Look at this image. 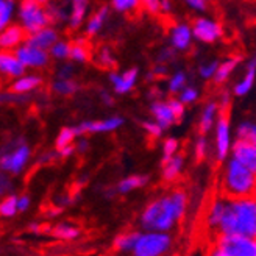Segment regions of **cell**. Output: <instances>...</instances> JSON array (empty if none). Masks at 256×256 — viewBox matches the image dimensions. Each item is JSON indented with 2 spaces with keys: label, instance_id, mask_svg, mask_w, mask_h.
Returning a JSON list of instances; mask_svg holds the SVG:
<instances>
[{
  "label": "cell",
  "instance_id": "obj_1",
  "mask_svg": "<svg viewBox=\"0 0 256 256\" xmlns=\"http://www.w3.org/2000/svg\"><path fill=\"white\" fill-rule=\"evenodd\" d=\"M188 194L183 189L170 190L150 200L139 216V225L144 232L170 233L188 211Z\"/></svg>",
  "mask_w": 256,
  "mask_h": 256
},
{
  "label": "cell",
  "instance_id": "obj_2",
  "mask_svg": "<svg viewBox=\"0 0 256 256\" xmlns=\"http://www.w3.org/2000/svg\"><path fill=\"white\" fill-rule=\"evenodd\" d=\"M217 233L256 238V200L253 197L228 200Z\"/></svg>",
  "mask_w": 256,
  "mask_h": 256
},
{
  "label": "cell",
  "instance_id": "obj_3",
  "mask_svg": "<svg viewBox=\"0 0 256 256\" xmlns=\"http://www.w3.org/2000/svg\"><path fill=\"white\" fill-rule=\"evenodd\" d=\"M222 192L226 200H239L253 197L256 175L236 160L230 158L222 172Z\"/></svg>",
  "mask_w": 256,
  "mask_h": 256
},
{
  "label": "cell",
  "instance_id": "obj_4",
  "mask_svg": "<svg viewBox=\"0 0 256 256\" xmlns=\"http://www.w3.org/2000/svg\"><path fill=\"white\" fill-rule=\"evenodd\" d=\"M18 24L28 34H34L50 25L47 8L38 0H24L18 6Z\"/></svg>",
  "mask_w": 256,
  "mask_h": 256
},
{
  "label": "cell",
  "instance_id": "obj_5",
  "mask_svg": "<svg viewBox=\"0 0 256 256\" xmlns=\"http://www.w3.org/2000/svg\"><path fill=\"white\" fill-rule=\"evenodd\" d=\"M172 234L160 232H140L132 256H164L172 247Z\"/></svg>",
  "mask_w": 256,
  "mask_h": 256
},
{
  "label": "cell",
  "instance_id": "obj_6",
  "mask_svg": "<svg viewBox=\"0 0 256 256\" xmlns=\"http://www.w3.org/2000/svg\"><path fill=\"white\" fill-rule=\"evenodd\" d=\"M32 158V147L24 139L16 140L11 147L5 148L0 156V169L10 175H20Z\"/></svg>",
  "mask_w": 256,
  "mask_h": 256
},
{
  "label": "cell",
  "instance_id": "obj_7",
  "mask_svg": "<svg viewBox=\"0 0 256 256\" xmlns=\"http://www.w3.org/2000/svg\"><path fill=\"white\" fill-rule=\"evenodd\" d=\"M214 155L217 161H228L233 148V132H232V122L226 112H220L219 119L214 126Z\"/></svg>",
  "mask_w": 256,
  "mask_h": 256
},
{
  "label": "cell",
  "instance_id": "obj_8",
  "mask_svg": "<svg viewBox=\"0 0 256 256\" xmlns=\"http://www.w3.org/2000/svg\"><path fill=\"white\" fill-rule=\"evenodd\" d=\"M214 246L230 256H256V238L240 234H217Z\"/></svg>",
  "mask_w": 256,
  "mask_h": 256
},
{
  "label": "cell",
  "instance_id": "obj_9",
  "mask_svg": "<svg viewBox=\"0 0 256 256\" xmlns=\"http://www.w3.org/2000/svg\"><path fill=\"white\" fill-rule=\"evenodd\" d=\"M194 40L202 44H214L224 36V27L219 20L210 16H198L190 24Z\"/></svg>",
  "mask_w": 256,
  "mask_h": 256
},
{
  "label": "cell",
  "instance_id": "obj_10",
  "mask_svg": "<svg viewBox=\"0 0 256 256\" xmlns=\"http://www.w3.org/2000/svg\"><path fill=\"white\" fill-rule=\"evenodd\" d=\"M124 124L125 120L122 116H110L97 120H83L78 125H75V132L78 138L84 134H105L119 130Z\"/></svg>",
  "mask_w": 256,
  "mask_h": 256
},
{
  "label": "cell",
  "instance_id": "obj_11",
  "mask_svg": "<svg viewBox=\"0 0 256 256\" xmlns=\"http://www.w3.org/2000/svg\"><path fill=\"white\" fill-rule=\"evenodd\" d=\"M16 56L19 58V61L24 64L25 69H32V70H40V69H46L50 64V56L48 52L46 50L38 48L28 42L22 44L18 50H16Z\"/></svg>",
  "mask_w": 256,
  "mask_h": 256
},
{
  "label": "cell",
  "instance_id": "obj_12",
  "mask_svg": "<svg viewBox=\"0 0 256 256\" xmlns=\"http://www.w3.org/2000/svg\"><path fill=\"white\" fill-rule=\"evenodd\" d=\"M108 80L112 86V91L118 96H126L136 88L139 80V70L136 68H130L124 72L111 70L108 75Z\"/></svg>",
  "mask_w": 256,
  "mask_h": 256
},
{
  "label": "cell",
  "instance_id": "obj_13",
  "mask_svg": "<svg viewBox=\"0 0 256 256\" xmlns=\"http://www.w3.org/2000/svg\"><path fill=\"white\" fill-rule=\"evenodd\" d=\"M192 41H194V33H192V27L186 22H176L170 27L169 32V42L170 48L175 52H186L190 48Z\"/></svg>",
  "mask_w": 256,
  "mask_h": 256
},
{
  "label": "cell",
  "instance_id": "obj_14",
  "mask_svg": "<svg viewBox=\"0 0 256 256\" xmlns=\"http://www.w3.org/2000/svg\"><path fill=\"white\" fill-rule=\"evenodd\" d=\"M28 33L19 24H12L0 32V48L2 52H16V50L27 42Z\"/></svg>",
  "mask_w": 256,
  "mask_h": 256
},
{
  "label": "cell",
  "instance_id": "obj_15",
  "mask_svg": "<svg viewBox=\"0 0 256 256\" xmlns=\"http://www.w3.org/2000/svg\"><path fill=\"white\" fill-rule=\"evenodd\" d=\"M230 158H233L242 166H246L248 170H252L256 175V144L234 138Z\"/></svg>",
  "mask_w": 256,
  "mask_h": 256
},
{
  "label": "cell",
  "instance_id": "obj_16",
  "mask_svg": "<svg viewBox=\"0 0 256 256\" xmlns=\"http://www.w3.org/2000/svg\"><path fill=\"white\" fill-rule=\"evenodd\" d=\"M27 69L24 68V64L19 61L14 52H2L0 54V74H2L5 78L14 82L19 76L25 75Z\"/></svg>",
  "mask_w": 256,
  "mask_h": 256
},
{
  "label": "cell",
  "instance_id": "obj_17",
  "mask_svg": "<svg viewBox=\"0 0 256 256\" xmlns=\"http://www.w3.org/2000/svg\"><path fill=\"white\" fill-rule=\"evenodd\" d=\"M42 83H44V78L40 74L30 72V74H25V75L19 76L18 80L11 82L10 91L14 94H19V96H28L30 92H34L36 89H40Z\"/></svg>",
  "mask_w": 256,
  "mask_h": 256
},
{
  "label": "cell",
  "instance_id": "obj_18",
  "mask_svg": "<svg viewBox=\"0 0 256 256\" xmlns=\"http://www.w3.org/2000/svg\"><path fill=\"white\" fill-rule=\"evenodd\" d=\"M150 112L155 122H158L164 130H169L172 125L176 124V119L170 110L168 100H153L150 104Z\"/></svg>",
  "mask_w": 256,
  "mask_h": 256
},
{
  "label": "cell",
  "instance_id": "obj_19",
  "mask_svg": "<svg viewBox=\"0 0 256 256\" xmlns=\"http://www.w3.org/2000/svg\"><path fill=\"white\" fill-rule=\"evenodd\" d=\"M219 116H220V106L217 104V100H211L203 106L198 118V132L202 136H206L211 130H214Z\"/></svg>",
  "mask_w": 256,
  "mask_h": 256
},
{
  "label": "cell",
  "instance_id": "obj_20",
  "mask_svg": "<svg viewBox=\"0 0 256 256\" xmlns=\"http://www.w3.org/2000/svg\"><path fill=\"white\" fill-rule=\"evenodd\" d=\"M58 41H60V34L54 25H48V27L40 30L34 34H28V38H27L28 44L41 48V50H46V52H50V48H52Z\"/></svg>",
  "mask_w": 256,
  "mask_h": 256
},
{
  "label": "cell",
  "instance_id": "obj_21",
  "mask_svg": "<svg viewBox=\"0 0 256 256\" xmlns=\"http://www.w3.org/2000/svg\"><path fill=\"white\" fill-rule=\"evenodd\" d=\"M256 82V56L250 58L246 64V72L240 76V80L233 86V94L238 97H244L250 94V91Z\"/></svg>",
  "mask_w": 256,
  "mask_h": 256
},
{
  "label": "cell",
  "instance_id": "obj_22",
  "mask_svg": "<svg viewBox=\"0 0 256 256\" xmlns=\"http://www.w3.org/2000/svg\"><path fill=\"white\" fill-rule=\"evenodd\" d=\"M110 10H111L110 5H100L96 11H92V14L89 16V19L84 24V34L86 36L92 38V36H96V34H98L102 32L105 22L108 20Z\"/></svg>",
  "mask_w": 256,
  "mask_h": 256
},
{
  "label": "cell",
  "instance_id": "obj_23",
  "mask_svg": "<svg viewBox=\"0 0 256 256\" xmlns=\"http://www.w3.org/2000/svg\"><path fill=\"white\" fill-rule=\"evenodd\" d=\"M88 12H89V2L88 0H72L70 6H69V22L68 25L75 30V28H80L83 24H86L88 18Z\"/></svg>",
  "mask_w": 256,
  "mask_h": 256
},
{
  "label": "cell",
  "instance_id": "obj_24",
  "mask_svg": "<svg viewBox=\"0 0 256 256\" xmlns=\"http://www.w3.org/2000/svg\"><path fill=\"white\" fill-rule=\"evenodd\" d=\"M148 175L146 174H132V175H126L124 178H120V180L116 184V189H118V194H130V192L139 189V188H144L147 186L148 183Z\"/></svg>",
  "mask_w": 256,
  "mask_h": 256
},
{
  "label": "cell",
  "instance_id": "obj_25",
  "mask_svg": "<svg viewBox=\"0 0 256 256\" xmlns=\"http://www.w3.org/2000/svg\"><path fill=\"white\" fill-rule=\"evenodd\" d=\"M226 198H222V197H217L211 202L210 208H208V212H206V225L208 228L211 230H219V225L224 219V214H225V210H226Z\"/></svg>",
  "mask_w": 256,
  "mask_h": 256
},
{
  "label": "cell",
  "instance_id": "obj_26",
  "mask_svg": "<svg viewBox=\"0 0 256 256\" xmlns=\"http://www.w3.org/2000/svg\"><path fill=\"white\" fill-rule=\"evenodd\" d=\"M50 234L58 240L70 242V240H75L80 238L82 230H80V226H76L72 222H60L50 228Z\"/></svg>",
  "mask_w": 256,
  "mask_h": 256
},
{
  "label": "cell",
  "instance_id": "obj_27",
  "mask_svg": "<svg viewBox=\"0 0 256 256\" xmlns=\"http://www.w3.org/2000/svg\"><path fill=\"white\" fill-rule=\"evenodd\" d=\"M184 169V156L183 155H176L172 160H169L168 162L162 164L161 168V175H162V180L172 183L175 182L178 176L183 174Z\"/></svg>",
  "mask_w": 256,
  "mask_h": 256
},
{
  "label": "cell",
  "instance_id": "obj_28",
  "mask_svg": "<svg viewBox=\"0 0 256 256\" xmlns=\"http://www.w3.org/2000/svg\"><path fill=\"white\" fill-rule=\"evenodd\" d=\"M139 234L140 232H124L116 234L112 239V248L119 253H132L139 239Z\"/></svg>",
  "mask_w": 256,
  "mask_h": 256
},
{
  "label": "cell",
  "instance_id": "obj_29",
  "mask_svg": "<svg viewBox=\"0 0 256 256\" xmlns=\"http://www.w3.org/2000/svg\"><path fill=\"white\" fill-rule=\"evenodd\" d=\"M239 64H240V56H238V55L230 56V58L220 61V66H219V69H217V74L214 76V82L217 84H222L226 80H230V76L234 74V70L239 68Z\"/></svg>",
  "mask_w": 256,
  "mask_h": 256
},
{
  "label": "cell",
  "instance_id": "obj_30",
  "mask_svg": "<svg viewBox=\"0 0 256 256\" xmlns=\"http://www.w3.org/2000/svg\"><path fill=\"white\" fill-rule=\"evenodd\" d=\"M18 11L14 0H0V32L12 25V18Z\"/></svg>",
  "mask_w": 256,
  "mask_h": 256
},
{
  "label": "cell",
  "instance_id": "obj_31",
  "mask_svg": "<svg viewBox=\"0 0 256 256\" xmlns=\"http://www.w3.org/2000/svg\"><path fill=\"white\" fill-rule=\"evenodd\" d=\"M76 139H78V136H76L75 126H62L61 130L58 132V134H56L55 148L62 150V148H66L69 146H74Z\"/></svg>",
  "mask_w": 256,
  "mask_h": 256
},
{
  "label": "cell",
  "instance_id": "obj_32",
  "mask_svg": "<svg viewBox=\"0 0 256 256\" xmlns=\"http://www.w3.org/2000/svg\"><path fill=\"white\" fill-rule=\"evenodd\" d=\"M18 202H19V196L18 194H8L2 198L0 202V216L4 219H11L19 212L18 208Z\"/></svg>",
  "mask_w": 256,
  "mask_h": 256
},
{
  "label": "cell",
  "instance_id": "obj_33",
  "mask_svg": "<svg viewBox=\"0 0 256 256\" xmlns=\"http://www.w3.org/2000/svg\"><path fill=\"white\" fill-rule=\"evenodd\" d=\"M50 88H52V91L56 96L69 97V96H74L76 91H78L80 84L76 83L75 80H54V83Z\"/></svg>",
  "mask_w": 256,
  "mask_h": 256
},
{
  "label": "cell",
  "instance_id": "obj_34",
  "mask_svg": "<svg viewBox=\"0 0 256 256\" xmlns=\"http://www.w3.org/2000/svg\"><path fill=\"white\" fill-rule=\"evenodd\" d=\"M91 58V52H89V47L86 46V42L83 40H76L72 44V52H70V61L76 62V64H84L86 61H89Z\"/></svg>",
  "mask_w": 256,
  "mask_h": 256
},
{
  "label": "cell",
  "instance_id": "obj_35",
  "mask_svg": "<svg viewBox=\"0 0 256 256\" xmlns=\"http://www.w3.org/2000/svg\"><path fill=\"white\" fill-rule=\"evenodd\" d=\"M236 139L256 144V124L252 120H242L236 126Z\"/></svg>",
  "mask_w": 256,
  "mask_h": 256
},
{
  "label": "cell",
  "instance_id": "obj_36",
  "mask_svg": "<svg viewBox=\"0 0 256 256\" xmlns=\"http://www.w3.org/2000/svg\"><path fill=\"white\" fill-rule=\"evenodd\" d=\"M188 86V74L184 70H176L168 78V91L170 94H180Z\"/></svg>",
  "mask_w": 256,
  "mask_h": 256
},
{
  "label": "cell",
  "instance_id": "obj_37",
  "mask_svg": "<svg viewBox=\"0 0 256 256\" xmlns=\"http://www.w3.org/2000/svg\"><path fill=\"white\" fill-rule=\"evenodd\" d=\"M47 8V14L50 25L52 24H62V22H69V11L66 6L58 5V4H48L46 5Z\"/></svg>",
  "mask_w": 256,
  "mask_h": 256
},
{
  "label": "cell",
  "instance_id": "obj_38",
  "mask_svg": "<svg viewBox=\"0 0 256 256\" xmlns=\"http://www.w3.org/2000/svg\"><path fill=\"white\" fill-rule=\"evenodd\" d=\"M70 52H72V44L69 41H64V40H60L52 48H50V56L52 60H56V61H68L70 60Z\"/></svg>",
  "mask_w": 256,
  "mask_h": 256
},
{
  "label": "cell",
  "instance_id": "obj_39",
  "mask_svg": "<svg viewBox=\"0 0 256 256\" xmlns=\"http://www.w3.org/2000/svg\"><path fill=\"white\" fill-rule=\"evenodd\" d=\"M178 150H180V142H178V139L175 138H168L162 142V153H161V162H168L169 160H172L174 156L178 155Z\"/></svg>",
  "mask_w": 256,
  "mask_h": 256
},
{
  "label": "cell",
  "instance_id": "obj_40",
  "mask_svg": "<svg viewBox=\"0 0 256 256\" xmlns=\"http://www.w3.org/2000/svg\"><path fill=\"white\" fill-rule=\"evenodd\" d=\"M220 66L219 60H211V61H204L200 64L198 68V75L203 80H214V76L217 74V69Z\"/></svg>",
  "mask_w": 256,
  "mask_h": 256
},
{
  "label": "cell",
  "instance_id": "obj_41",
  "mask_svg": "<svg viewBox=\"0 0 256 256\" xmlns=\"http://www.w3.org/2000/svg\"><path fill=\"white\" fill-rule=\"evenodd\" d=\"M208 152H210V140L206 136L200 134L196 139V144H194V158L197 161H203L208 156Z\"/></svg>",
  "mask_w": 256,
  "mask_h": 256
},
{
  "label": "cell",
  "instance_id": "obj_42",
  "mask_svg": "<svg viewBox=\"0 0 256 256\" xmlns=\"http://www.w3.org/2000/svg\"><path fill=\"white\" fill-rule=\"evenodd\" d=\"M139 5H140L139 0H112L110 6H111L114 11H118V12H122V14H125V12H132V11H134Z\"/></svg>",
  "mask_w": 256,
  "mask_h": 256
},
{
  "label": "cell",
  "instance_id": "obj_43",
  "mask_svg": "<svg viewBox=\"0 0 256 256\" xmlns=\"http://www.w3.org/2000/svg\"><path fill=\"white\" fill-rule=\"evenodd\" d=\"M200 97V91L196 86H186L183 91L178 94V100L182 102L183 105H192L196 104Z\"/></svg>",
  "mask_w": 256,
  "mask_h": 256
},
{
  "label": "cell",
  "instance_id": "obj_44",
  "mask_svg": "<svg viewBox=\"0 0 256 256\" xmlns=\"http://www.w3.org/2000/svg\"><path fill=\"white\" fill-rule=\"evenodd\" d=\"M98 62L102 68H106V69H112L116 66V56H114L112 50L110 47H102L100 52H98Z\"/></svg>",
  "mask_w": 256,
  "mask_h": 256
},
{
  "label": "cell",
  "instance_id": "obj_45",
  "mask_svg": "<svg viewBox=\"0 0 256 256\" xmlns=\"http://www.w3.org/2000/svg\"><path fill=\"white\" fill-rule=\"evenodd\" d=\"M142 130H144L148 136L155 138V139H158V138H161V136L164 134V128H162L158 122L153 120V119H147V120L142 122Z\"/></svg>",
  "mask_w": 256,
  "mask_h": 256
},
{
  "label": "cell",
  "instance_id": "obj_46",
  "mask_svg": "<svg viewBox=\"0 0 256 256\" xmlns=\"http://www.w3.org/2000/svg\"><path fill=\"white\" fill-rule=\"evenodd\" d=\"M0 100H2V104H5V105H20V104H27V102L30 100V97L28 96H19V94H14L11 91H6V92H2Z\"/></svg>",
  "mask_w": 256,
  "mask_h": 256
},
{
  "label": "cell",
  "instance_id": "obj_47",
  "mask_svg": "<svg viewBox=\"0 0 256 256\" xmlns=\"http://www.w3.org/2000/svg\"><path fill=\"white\" fill-rule=\"evenodd\" d=\"M169 105H170V110L174 112V116L176 119V122H182L184 114H186V105H183L180 100H178V97H170L169 100Z\"/></svg>",
  "mask_w": 256,
  "mask_h": 256
},
{
  "label": "cell",
  "instance_id": "obj_48",
  "mask_svg": "<svg viewBox=\"0 0 256 256\" xmlns=\"http://www.w3.org/2000/svg\"><path fill=\"white\" fill-rule=\"evenodd\" d=\"M56 80H74V66L70 62H64L58 68Z\"/></svg>",
  "mask_w": 256,
  "mask_h": 256
},
{
  "label": "cell",
  "instance_id": "obj_49",
  "mask_svg": "<svg viewBox=\"0 0 256 256\" xmlns=\"http://www.w3.org/2000/svg\"><path fill=\"white\" fill-rule=\"evenodd\" d=\"M142 8L150 14H158L161 12V0H144Z\"/></svg>",
  "mask_w": 256,
  "mask_h": 256
},
{
  "label": "cell",
  "instance_id": "obj_50",
  "mask_svg": "<svg viewBox=\"0 0 256 256\" xmlns=\"http://www.w3.org/2000/svg\"><path fill=\"white\" fill-rule=\"evenodd\" d=\"M217 104L220 106V112H226L230 104H232V94H230V91H222L219 94V98H217Z\"/></svg>",
  "mask_w": 256,
  "mask_h": 256
},
{
  "label": "cell",
  "instance_id": "obj_51",
  "mask_svg": "<svg viewBox=\"0 0 256 256\" xmlns=\"http://www.w3.org/2000/svg\"><path fill=\"white\" fill-rule=\"evenodd\" d=\"M186 5L192 11H198V12H203V11L208 10V2H206V0H186Z\"/></svg>",
  "mask_w": 256,
  "mask_h": 256
},
{
  "label": "cell",
  "instance_id": "obj_52",
  "mask_svg": "<svg viewBox=\"0 0 256 256\" xmlns=\"http://www.w3.org/2000/svg\"><path fill=\"white\" fill-rule=\"evenodd\" d=\"M30 206H32V198H30V196H27V194H20V196H19V202H18L19 212L28 211Z\"/></svg>",
  "mask_w": 256,
  "mask_h": 256
},
{
  "label": "cell",
  "instance_id": "obj_53",
  "mask_svg": "<svg viewBox=\"0 0 256 256\" xmlns=\"http://www.w3.org/2000/svg\"><path fill=\"white\" fill-rule=\"evenodd\" d=\"M60 155H58V150H50V152H46L42 153V155L38 158V164H46V162H50V161H54L56 160Z\"/></svg>",
  "mask_w": 256,
  "mask_h": 256
},
{
  "label": "cell",
  "instance_id": "obj_54",
  "mask_svg": "<svg viewBox=\"0 0 256 256\" xmlns=\"http://www.w3.org/2000/svg\"><path fill=\"white\" fill-rule=\"evenodd\" d=\"M75 150L80 153V155H83V153H86L88 150H89V140L84 138V136H82V138H78L75 140Z\"/></svg>",
  "mask_w": 256,
  "mask_h": 256
},
{
  "label": "cell",
  "instance_id": "obj_55",
  "mask_svg": "<svg viewBox=\"0 0 256 256\" xmlns=\"http://www.w3.org/2000/svg\"><path fill=\"white\" fill-rule=\"evenodd\" d=\"M172 55H174V48H162L158 55V64H166L168 66V61L172 60Z\"/></svg>",
  "mask_w": 256,
  "mask_h": 256
},
{
  "label": "cell",
  "instance_id": "obj_56",
  "mask_svg": "<svg viewBox=\"0 0 256 256\" xmlns=\"http://www.w3.org/2000/svg\"><path fill=\"white\" fill-rule=\"evenodd\" d=\"M150 72L153 74L155 78H158V76H166L168 75V66H166V64H156V66L153 68Z\"/></svg>",
  "mask_w": 256,
  "mask_h": 256
},
{
  "label": "cell",
  "instance_id": "obj_57",
  "mask_svg": "<svg viewBox=\"0 0 256 256\" xmlns=\"http://www.w3.org/2000/svg\"><path fill=\"white\" fill-rule=\"evenodd\" d=\"M28 232L32 234H41V233L46 232V230H44V226L40 222H30L28 224Z\"/></svg>",
  "mask_w": 256,
  "mask_h": 256
},
{
  "label": "cell",
  "instance_id": "obj_58",
  "mask_svg": "<svg viewBox=\"0 0 256 256\" xmlns=\"http://www.w3.org/2000/svg\"><path fill=\"white\" fill-rule=\"evenodd\" d=\"M75 152L76 150H75V144H74V146H69V147L62 148V150H58V155H60V158H70Z\"/></svg>",
  "mask_w": 256,
  "mask_h": 256
},
{
  "label": "cell",
  "instance_id": "obj_59",
  "mask_svg": "<svg viewBox=\"0 0 256 256\" xmlns=\"http://www.w3.org/2000/svg\"><path fill=\"white\" fill-rule=\"evenodd\" d=\"M100 100L104 102L106 106H112L114 105V97L110 92H106V91H102L100 92Z\"/></svg>",
  "mask_w": 256,
  "mask_h": 256
},
{
  "label": "cell",
  "instance_id": "obj_60",
  "mask_svg": "<svg viewBox=\"0 0 256 256\" xmlns=\"http://www.w3.org/2000/svg\"><path fill=\"white\" fill-rule=\"evenodd\" d=\"M206 256H230V254H228L226 252H224L222 248L212 246V247L210 248V252H208V254H206Z\"/></svg>",
  "mask_w": 256,
  "mask_h": 256
},
{
  "label": "cell",
  "instance_id": "obj_61",
  "mask_svg": "<svg viewBox=\"0 0 256 256\" xmlns=\"http://www.w3.org/2000/svg\"><path fill=\"white\" fill-rule=\"evenodd\" d=\"M61 212H62V208H61V206H56V204H54V206L47 211V217H56V216H60Z\"/></svg>",
  "mask_w": 256,
  "mask_h": 256
},
{
  "label": "cell",
  "instance_id": "obj_62",
  "mask_svg": "<svg viewBox=\"0 0 256 256\" xmlns=\"http://www.w3.org/2000/svg\"><path fill=\"white\" fill-rule=\"evenodd\" d=\"M170 11H172L170 0H161V12H170Z\"/></svg>",
  "mask_w": 256,
  "mask_h": 256
},
{
  "label": "cell",
  "instance_id": "obj_63",
  "mask_svg": "<svg viewBox=\"0 0 256 256\" xmlns=\"http://www.w3.org/2000/svg\"><path fill=\"white\" fill-rule=\"evenodd\" d=\"M104 196H105V198H112L114 196H118V189H116V186H114V188H106V189L104 190Z\"/></svg>",
  "mask_w": 256,
  "mask_h": 256
},
{
  "label": "cell",
  "instance_id": "obj_64",
  "mask_svg": "<svg viewBox=\"0 0 256 256\" xmlns=\"http://www.w3.org/2000/svg\"><path fill=\"white\" fill-rule=\"evenodd\" d=\"M253 198L256 200V186H254V190H253Z\"/></svg>",
  "mask_w": 256,
  "mask_h": 256
}]
</instances>
